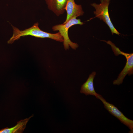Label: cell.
I'll use <instances>...</instances> for the list:
<instances>
[{
    "mask_svg": "<svg viewBox=\"0 0 133 133\" xmlns=\"http://www.w3.org/2000/svg\"><path fill=\"white\" fill-rule=\"evenodd\" d=\"M38 25V23H36L31 27L23 30H20L16 27L12 26L13 34L8 41L7 43L12 44L21 37L29 35L38 38H49L58 41L63 42V38L59 32L55 33L46 32L41 30Z\"/></svg>",
    "mask_w": 133,
    "mask_h": 133,
    "instance_id": "6da1fadb",
    "label": "cell"
},
{
    "mask_svg": "<svg viewBox=\"0 0 133 133\" xmlns=\"http://www.w3.org/2000/svg\"><path fill=\"white\" fill-rule=\"evenodd\" d=\"M76 17H74L65 23L59 24L54 26L52 27L53 31H59L64 39L63 45L66 50L69 49V46L73 49L76 50L79 46L76 43L72 42L70 39L68 34L69 28L72 26L77 24L82 25L83 22L80 19H77Z\"/></svg>",
    "mask_w": 133,
    "mask_h": 133,
    "instance_id": "7a4b0ae2",
    "label": "cell"
},
{
    "mask_svg": "<svg viewBox=\"0 0 133 133\" xmlns=\"http://www.w3.org/2000/svg\"><path fill=\"white\" fill-rule=\"evenodd\" d=\"M110 1V0H100L99 4L95 3L91 4L96 10L94 12L95 16L93 18L97 17L102 20L109 27L112 35L115 33L119 35L120 33L114 27L109 16L108 7Z\"/></svg>",
    "mask_w": 133,
    "mask_h": 133,
    "instance_id": "3957f363",
    "label": "cell"
},
{
    "mask_svg": "<svg viewBox=\"0 0 133 133\" xmlns=\"http://www.w3.org/2000/svg\"><path fill=\"white\" fill-rule=\"evenodd\" d=\"M109 45L111 46L116 55L117 56L119 54L123 55L125 57L127 60L126 65L123 69L119 75L117 79L113 82V84L119 85L122 83L123 79L127 74L130 75L133 74V54L127 53L121 51L112 42L109 44Z\"/></svg>",
    "mask_w": 133,
    "mask_h": 133,
    "instance_id": "277c9868",
    "label": "cell"
},
{
    "mask_svg": "<svg viewBox=\"0 0 133 133\" xmlns=\"http://www.w3.org/2000/svg\"><path fill=\"white\" fill-rule=\"evenodd\" d=\"M99 99L103 104L104 107L113 116L123 124L127 126L130 130V133L133 131V121L126 117L123 113L113 104L110 103L100 95L98 94L96 97Z\"/></svg>",
    "mask_w": 133,
    "mask_h": 133,
    "instance_id": "5b68a950",
    "label": "cell"
},
{
    "mask_svg": "<svg viewBox=\"0 0 133 133\" xmlns=\"http://www.w3.org/2000/svg\"><path fill=\"white\" fill-rule=\"evenodd\" d=\"M67 12L66 19L63 23H65L73 17L82 16L84 12L81 5L77 4L74 0H67L65 8Z\"/></svg>",
    "mask_w": 133,
    "mask_h": 133,
    "instance_id": "8992f818",
    "label": "cell"
},
{
    "mask_svg": "<svg viewBox=\"0 0 133 133\" xmlns=\"http://www.w3.org/2000/svg\"><path fill=\"white\" fill-rule=\"evenodd\" d=\"M67 0H45L49 9L58 16L63 14L65 11Z\"/></svg>",
    "mask_w": 133,
    "mask_h": 133,
    "instance_id": "52a82bcc",
    "label": "cell"
},
{
    "mask_svg": "<svg viewBox=\"0 0 133 133\" xmlns=\"http://www.w3.org/2000/svg\"><path fill=\"white\" fill-rule=\"evenodd\" d=\"M95 71L90 74L86 82L81 86L80 90L81 93L86 95H89L95 96L96 97L98 94L95 91L93 85V80L96 76Z\"/></svg>",
    "mask_w": 133,
    "mask_h": 133,
    "instance_id": "ba28073f",
    "label": "cell"
},
{
    "mask_svg": "<svg viewBox=\"0 0 133 133\" xmlns=\"http://www.w3.org/2000/svg\"><path fill=\"white\" fill-rule=\"evenodd\" d=\"M33 116L32 115L28 118L19 121L13 127L11 128L7 127L0 130V133H22L26 127L27 123L30 118Z\"/></svg>",
    "mask_w": 133,
    "mask_h": 133,
    "instance_id": "9c48e42d",
    "label": "cell"
}]
</instances>
